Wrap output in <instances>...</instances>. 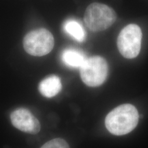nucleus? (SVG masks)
I'll return each mask as SVG.
<instances>
[{
  "label": "nucleus",
  "instance_id": "nucleus-1",
  "mask_svg": "<svg viewBox=\"0 0 148 148\" xmlns=\"http://www.w3.org/2000/svg\"><path fill=\"white\" fill-rule=\"evenodd\" d=\"M138 121L136 108L131 104L117 106L109 112L105 120V125L111 134L121 136L132 132Z\"/></svg>",
  "mask_w": 148,
  "mask_h": 148
},
{
  "label": "nucleus",
  "instance_id": "nucleus-2",
  "mask_svg": "<svg viewBox=\"0 0 148 148\" xmlns=\"http://www.w3.org/2000/svg\"><path fill=\"white\" fill-rule=\"evenodd\" d=\"M116 18L113 9L103 3H93L86 8L84 20L90 30L101 32L110 27L115 22Z\"/></svg>",
  "mask_w": 148,
  "mask_h": 148
},
{
  "label": "nucleus",
  "instance_id": "nucleus-3",
  "mask_svg": "<svg viewBox=\"0 0 148 148\" xmlns=\"http://www.w3.org/2000/svg\"><path fill=\"white\" fill-rule=\"evenodd\" d=\"M23 42L24 49L27 53L34 56H42L52 50L54 39L49 31L40 28L25 35Z\"/></svg>",
  "mask_w": 148,
  "mask_h": 148
},
{
  "label": "nucleus",
  "instance_id": "nucleus-4",
  "mask_svg": "<svg viewBox=\"0 0 148 148\" xmlns=\"http://www.w3.org/2000/svg\"><path fill=\"white\" fill-rule=\"evenodd\" d=\"M79 69L83 82L90 87L102 84L108 75V64L106 60L100 56L86 58Z\"/></svg>",
  "mask_w": 148,
  "mask_h": 148
},
{
  "label": "nucleus",
  "instance_id": "nucleus-5",
  "mask_svg": "<svg viewBox=\"0 0 148 148\" xmlns=\"http://www.w3.org/2000/svg\"><path fill=\"white\" fill-rule=\"evenodd\" d=\"M142 32L136 24H130L120 32L117 38V47L125 58L132 59L138 55L141 47Z\"/></svg>",
  "mask_w": 148,
  "mask_h": 148
},
{
  "label": "nucleus",
  "instance_id": "nucleus-6",
  "mask_svg": "<svg viewBox=\"0 0 148 148\" xmlns=\"http://www.w3.org/2000/svg\"><path fill=\"white\" fill-rule=\"evenodd\" d=\"M12 124L22 132L36 134L40 131L38 120L27 109L18 108L10 114Z\"/></svg>",
  "mask_w": 148,
  "mask_h": 148
},
{
  "label": "nucleus",
  "instance_id": "nucleus-7",
  "mask_svg": "<svg viewBox=\"0 0 148 148\" xmlns=\"http://www.w3.org/2000/svg\"><path fill=\"white\" fill-rule=\"evenodd\" d=\"M60 79L56 75H50L42 79L38 85V90L42 95L47 98L54 97L61 90Z\"/></svg>",
  "mask_w": 148,
  "mask_h": 148
},
{
  "label": "nucleus",
  "instance_id": "nucleus-8",
  "mask_svg": "<svg viewBox=\"0 0 148 148\" xmlns=\"http://www.w3.org/2000/svg\"><path fill=\"white\" fill-rule=\"evenodd\" d=\"M61 59L67 66L80 68L86 58L82 51L75 49H66L62 53Z\"/></svg>",
  "mask_w": 148,
  "mask_h": 148
},
{
  "label": "nucleus",
  "instance_id": "nucleus-9",
  "mask_svg": "<svg viewBox=\"0 0 148 148\" xmlns=\"http://www.w3.org/2000/svg\"><path fill=\"white\" fill-rule=\"evenodd\" d=\"M64 29L66 34L78 42H83L86 38V33L82 25L75 20H68L64 24Z\"/></svg>",
  "mask_w": 148,
  "mask_h": 148
},
{
  "label": "nucleus",
  "instance_id": "nucleus-10",
  "mask_svg": "<svg viewBox=\"0 0 148 148\" xmlns=\"http://www.w3.org/2000/svg\"><path fill=\"white\" fill-rule=\"evenodd\" d=\"M40 148H69V146L64 140L57 138L47 142Z\"/></svg>",
  "mask_w": 148,
  "mask_h": 148
}]
</instances>
